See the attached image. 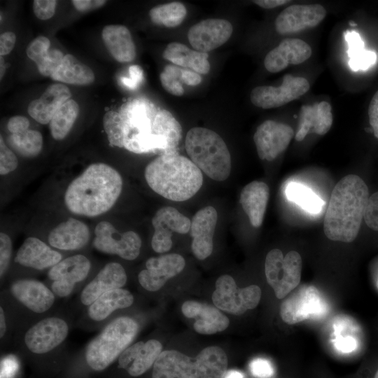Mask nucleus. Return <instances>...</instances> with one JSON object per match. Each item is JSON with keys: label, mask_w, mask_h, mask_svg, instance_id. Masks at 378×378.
Segmentation results:
<instances>
[{"label": "nucleus", "mask_w": 378, "mask_h": 378, "mask_svg": "<svg viewBox=\"0 0 378 378\" xmlns=\"http://www.w3.org/2000/svg\"><path fill=\"white\" fill-rule=\"evenodd\" d=\"M120 115L124 124L125 149L139 154L176 152L182 128L169 111L146 110L143 104L136 103Z\"/></svg>", "instance_id": "nucleus-1"}, {"label": "nucleus", "mask_w": 378, "mask_h": 378, "mask_svg": "<svg viewBox=\"0 0 378 378\" xmlns=\"http://www.w3.org/2000/svg\"><path fill=\"white\" fill-rule=\"evenodd\" d=\"M122 180L108 164L94 163L68 186L64 202L73 214L89 217L109 211L120 195Z\"/></svg>", "instance_id": "nucleus-2"}, {"label": "nucleus", "mask_w": 378, "mask_h": 378, "mask_svg": "<svg viewBox=\"0 0 378 378\" xmlns=\"http://www.w3.org/2000/svg\"><path fill=\"white\" fill-rule=\"evenodd\" d=\"M364 181L355 174L341 178L333 188L323 219V231L332 241L352 242L357 237L369 199Z\"/></svg>", "instance_id": "nucleus-3"}, {"label": "nucleus", "mask_w": 378, "mask_h": 378, "mask_svg": "<svg viewBox=\"0 0 378 378\" xmlns=\"http://www.w3.org/2000/svg\"><path fill=\"white\" fill-rule=\"evenodd\" d=\"M144 176L154 192L176 202L189 200L203 183L202 171L176 152L160 154L152 160L145 169Z\"/></svg>", "instance_id": "nucleus-4"}, {"label": "nucleus", "mask_w": 378, "mask_h": 378, "mask_svg": "<svg viewBox=\"0 0 378 378\" xmlns=\"http://www.w3.org/2000/svg\"><path fill=\"white\" fill-rule=\"evenodd\" d=\"M227 357L220 347L202 349L193 360L176 350L162 351L153 365L152 378H223Z\"/></svg>", "instance_id": "nucleus-5"}, {"label": "nucleus", "mask_w": 378, "mask_h": 378, "mask_svg": "<svg viewBox=\"0 0 378 378\" xmlns=\"http://www.w3.org/2000/svg\"><path fill=\"white\" fill-rule=\"evenodd\" d=\"M186 152L190 160L209 178L227 179L231 172V156L222 137L204 127H192L186 134Z\"/></svg>", "instance_id": "nucleus-6"}, {"label": "nucleus", "mask_w": 378, "mask_h": 378, "mask_svg": "<svg viewBox=\"0 0 378 378\" xmlns=\"http://www.w3.org/2000/svg\"><path fill=\"white\" fill-rule=\"evenodd\" d=\"M138 330L137 323L130 317L112 321L88 344L85 351L88 365L95 371L106 369L129 346Z\"/></svg>", "instance_id": "nucleus-7"}, {"label": "nucleus", "mask_w": 378, "mask_h": 378, "mask_svg": "<svg viewBox=\"0 0 378 378\" xmlns=\"http://www.w3.org/2000/svg\"><path fill=\"white\" fill-rule=\"evenodd\" d=\"M302 266V258L295 251L284 256L281 250L274 248L267 254L265 273L278 299L286 297L299 285Z\"/></svg>", "instance_id": "nucleus-8"}, {"label": "nucleus", "mask_w": 378, "mask_h": 378, "mask_svg": "<svg viewBox=\"0 0 378 378\" xmlns=\"http://www.w3.org/2000/svg\"><path fill=\"white\" fill-rule=\"evenodd\" d=\"M261 294L259 286L251 285L238 288L231 276L224 274L216 281L212 300L217 308L234 315H241L257 307Z\"/></svg>", "instance_id": "nucleus-9"}, {"label": "nucleus", "mask_w": 378, "mask_h": 378, "mask_svg": "<svg viewBox=\"0 0 378 378\" xmlns=\"http://www.w3.org/2000/svg\"><path fill=\"white\" fill-rule=\"evenodd\" d=\"M94 248L104 253L117 255L120 258L133 260L140 253L141 239L133 231L120 234L108 221H101L95 227Z\"/></svg>", "instance_id": "nucleus-10"}, {"label": "nucleus", "mask_w": 378, "mask_h": 378, "mask_svg": "<svg viewBox=\"0 0 378 378\" xmlns=\"http://www.w3.org/2000/svg\"><path fill=\"white\" fill-rule=\"evenodd\" d=\"M309 88L306 78L286 74L278 87L263 85L253 88L250 99L257 107L263 109L277 108L298 99L307 92Z\"/></svg>", "instance_id": "nucleus-11"}, {"label": "nucleus", "mask_w": 378, "mask_h": 378, "mask_svg": "<svg viewBox=\"0 0 378 378\" xmlns=\"http://www.w3.org/2000/svg\"><path fill=\"white\" fill-rule=\"evenodd\" d=\"M326 310L318 290L314 286H303L287 296L280 305V316L288 324L318 317Z\"/></svg>", "instance_id": "nucleus-12"}, {"label": "nucleus", "mask_w": 378, "mask_h": 378, "mask_svg": "<svg viewBox=\"0 0 378 378\" xmlns=\"http://www.w3.org/2000/svg\"><path fill=\"white\" fill-rule=\"evenodd\" d=\"M294 131L287 124L267 120L257 128L253 141L261 160L272 161L288 146Z\"/></svg>", "instance_id": "nucleus-13"}, {"label": "nucleus", "mask_w": 378, "mask_h": 378, "mask_svg": "<svg viewBox=\"0 0 378 378\" xmlns=\"http://www.w3.org/2000/svg\"><path fill=\"white\" fill-rule=\"evenodd\" d=\"M154 233L151 246L157 253H164L172 246V232L186 234L190 230L191 220L172 206L160 209L152 219Z\"/></svg>", "instance_id": "nucleus-14"}, {"label": "nucleus", "mask_w": 378, "mask_h": 378, "mask_svg": "<svg viewBox=\"0 0 378 378\" xmlns=\"http://www.w3.org/2000/svg\"><path fill=\"white\" fill-rule=\"evenodd\" d=\"M91 267L88 258L78 254L68 257L50 267L48 275L52 281V291L59 297H66L76 283L85 279Z\"/></svg>", "instance_id": "nucleus-15"}, {"label": "nucleus", "mask_w": 378, "mask_h": 378, "mask_svg": "<svg viewBox=\"0 0 378 378\" xmlns=\"http://www.w3.org/2000/svg\"><path fill=\"white\" fill-rule=\"evenodd\" d=\"M326 10L318 4H294L284 9L275 20V29L281 35L298 33L318 25Z\"/></svg>", "instance_id": "nucleus-16"}, {"label": "nucleus", "mask_w": 378, "mask_h": 378, "mask_svg": "<svg viewBox=\"0 0 378 378\" xmlns=\"http://www.w3.org/2000/svg\"><path fill=\"white\" fill-rule=\"evenodd\" d=\"M68 332L69 327L64 320L57 317L46 318L27 331L24 342L31 352L46 354L64 341Z\"/></svg>", "instance_id": "nucleus-17"}, {"label": "nucleus", "mask_w": 378, "mask_h": 378, "mask_svg": "<svg viewBox=\"0 0 378 378\" xmlns=\"http://www.w3.org/2000/svg\"><path fill=\"white\" fill-rule=\"evenodd\" d=\"M232 31L228 20L210 18L192 25L188 30V39L194 50L208 52L227 42Z\"/></svg>", "instance_id": "nucleus-18"}, {"label": "nucleus", "mask_w": 378, "mask_h": 378, "mask_svg": "<svg viewBox=\"0 0 378 378\" xmlns=\"http://www.w3.org/2000/svg\"><path fill=\"white\" fill-rule=\"evenodd\" d=\"M185 265L184 258L177 253L150 258L146 262V269L138 275L139 282L146 290L157 291L169 279L179 274Z\"/></svg>", "instance_id": "nucleus-19"}, {"label": "nucleus", "mask_w": 378, "mask_h": 378, "mask_svg": "<svg viewBox=\"0 0 378 378\" xmlns=\"http://www.w3.org/2000/svg\"><path fill=\"white\" fill-rule=\"evenodd\" d=\"M217 219V211L211 206L200 209L192 217L190 230L192 238L191 248L199 260L206 258L212 253Z\"/></svg>", "instance_id": "nucleus-20"}, {"label": "nucleus", "mask_w": 378, "mask_h": 378, "mask_svg": "<svg viewBox=\"0 0 378 378\" xmlns=\"http://www.w3.org/2000/svg\"><path fill=\"white\" fill-rule=\"evenodd\" d=\"M310 46L295 38H287L270 50L265 56L264 65L270 73H278L289 65L300 64L312 55Z\"/></svg>", "instance_id": "nucleus-21"}, {"label": "nucleus", "mask_w": 378, "mask_h": 378, "mask_svg": "<svg viewBox=\"0 0 378 378\" xmlns=\"http://www.w3.org/2000/svg\"><path fill=\"white\" fill-rule=\"evenodd\" d=\"M162 345L156 340L138 342L125 349L118 357V367L132 377L146 372L162 353Z\"/></svg>", "instance_id": "nucleus-22"}, {"label": "nucleus", "mask_w": 378, "mask_h": 378, "mask_svg": "<svg viewBox=\"0 0 378 378\" xmlns=\"http://www.w3.org/2000/svg\"><path fill=\"white\" fill-rule=\"evenodd\" d=\"M183 314L194 318V330L202 335H212L225 330L229 326L228 318L218 308L197 301L185 302L181 307Z\"/></svg>", "instance_id": "nucleus-23"}, {"label": "nucleus", "mask_w": 378, "mask_h": 378, "mask_svg": "<svg viewBox=\"0 0 378 378\" xmlns=\"http://www.w3.org/2000/svg\"><path fill=\"white\" fill-rule=\"evenodd\" d=\"M126 282L127 274L123 267L118 262H109L83 288L80 301L84 305L90 306L106 292L122 288Z\"/></svg>", "instance_id": "nucleus-24"}, {"label": "nucleus", "mask_w": 378, "mask_h": 378, "mask_svg": "<svg viewBox=\"0 0 378 378\" xmlns=\"http://www.w3.org/2000/svg\"><path fill=\"white\" fill-rule=\"evenodd\" d=\"M10 291L17 300L36 313L47 311L55 301L52 291L41 281L34 279H19L14 281Z\"/></svg>", "instance_id": "nucleus-25"}, {"label": "nucleus", "mask_w": 378, "mask_h": 378, "mask_svg": "<svg viewBox=\"0 0 378 378\" xmlns=\"http://www.w3.org/2000/svg\"><path fill=\"white\" fill-rule=\"evenodd\" d=\"M331 109V105L326 101L302 106L295 139L302 141L310 131L318 135L326 134L332 125Z\"/></svg>", "instance_id": "nucleus-26"}, {"label": "nucleus", "mask_w": 378, "mask_h": 378, "mask_svg": "<svg viewBox=\"0 0 378 378\" xmlns=\"http://www.w3.org/2000/svg\"><path fill=\"white\" fill-rule=\"evenodd\" d=\"M62 260V255L36 237L27 238L18 249L15 262L36 270L52 267Z\"/></svg>", "instance_id": "nucleus-27"}, {"label": "nucleus", "mask_w": 378, "mask_h": 378, "mask_svg": "<svg viewBox=\"0 0 378 378\" xmlns=\"http://www.w3.org/2000/svg\"><path fill=\"white\" fill-rule=\"evenodd\" d=\"M71 97V93L66 85L61 83L51 84L39 98L29 103L28 113L38 122L48 124L57 110Z\"/></svg>", "instance_id": "nucleus-28"}, {"label": "nucleus", "mask_w": 378, "mask_h": 378, "mask_svg": "<svg viewBox=\"0 0 378 378\" xmlns=\"http://www.w3.org/2000/svg\"><path fill=\"white\" fill-rule=\"evenodd\" d=\"M90 239L86 224L74 218L59 223L48 235L49 244L61 250H77L84 247Z\"/></svg>", "instance_id": "nucleus-29"}, {"label": "nucleus", "mask_w": 378, "mask_h": 378, "mask_svg": "<svg viewBox=\"0 0 378 378\" xmlns=\"http://www.w3.org/2000/svg\"><path fill=\"white\" fill-rule=\"evenodd\" d=\"M269 196L268 186L258 181L249 183L241 192L239 202L254 227L262 223Z\"/></svg>", "instance_id": "nucleus-30"}, {"label": "nucleus", "mask_w": 378, "mask_h": 378, "mask_svg": "<svg viewBox=\"0 0 378 378\" xmlns=\"http://www.w3.org/2000/svg\"><path fill=\"white\" fill-rule=\"evenodd\" d=\"M103 42L112 55L119 62H132L136 57V47L130 30L123 25L108 24L102 32Z\"/></svg>", "instance_id": "nucleus-31"}, {"label": "nucleus", "mask_w": 378, "mask_h": 378, "mask_svg": "<svg viewBox=\"0 0 378 378\" xmlns=\"http://www.w3.org/2000/svg\"><path fill=\"white\" fill-rule=\"evenodd\" d=\"M162 56L174 64L190 68L198 74H206L210 71L207 52L190 49L179 42L169 43L164 50Z\"/></svg>", "instance_id": "nucleus-32"}, {"label": "nucleus", "mask_w": 378, "mask_h": 378, "mask_svg": "<svg viewBox=\"0 0 378 378\" xmlns=\"http://www.w3.org/2000/svg\"><path fill=\"white\" fill-rule=\"evenodd\" d=\"M133 302L134 297L129 290L113 289L102 295L89 306L88 316L93 321H100L117 309L129 307Z\"/></svg>", "instance_id": "nucleus-33"}, {"label": "nucleus", "mask_w": 378, "mask_h": 378, "mask_svg": "<svg viewBox=\"0 0 378 378\" xmlns=\"http://www.w3.org/2000/svg\"><path fill=\"white\" fill-rule=\"evenodd\" d=\"M61 83L85 85L94 82L93 71L71 54L64 55L61 65L50 76Z\"/></svg>", "instance_id": "nucleus-34"}, {"label": "nucleus", "mask_w": 378, "mask_h": 378, "mask_svg": "<svg viewBox=\"0 0 378 378\" xmlns=\"http://www.w3.org/2000/svg\"><path fill=\"white\" fill-rule=\"evenodd\" d=\"M79 110L78 104L73 99L67 100L57 110L49 122L54 139L59 141L66 136L78 115Z\"/></svg>", "instance_id": "nucleus-35"}, {"label": "nucleus", "mask_w": 378, "mask_h": 378, "mask_svg": "<svg viewBox=\"0 0 378 378\" xmlns=\"http://www.w3.org/2000/svg\"><path fill=\"white\" fill-rule=\"evenodd\" d=\"M186 14L185 6L178 1L158 5L149 11V17L154 24L169 28L181 24Z\"/></svg>", "instance_id": "nucleus-36"}, {"label": "nucleus", "mask_w": 378, "mask_h": 378, "mask_svg": "<svg viewBox=\"0 0 378 378\" xmlns=\"http://www.w3.org/2000/svg\"><path fill=\"white\" fill-rule=\"evenodd\" d=\"M287 198L306 211L317 214L321 211L323 202L312 190L304 185L290 183L286 189Z\"/></svg>", "instance_id": "nucleus-37"}, {"label": "nucleus", "mask_w": 378, "mask_h": 378, "mask_svg": "<svg viewBox=\"0 0 378 378\" xmlns=\"http://www.w3.org/2000/svg\"><path fill=\"white\" fill-rule=\"evenodd\" d=\"M11 146L21 155L33 158L38 155L43 148V136L40 132L34 130L12 134L10 138Z\"/></svg>", "instance_id": "nucleus-38"}, {"label": "nucleus", "mask_w": 378, "mask_h": 378, "mask_svg": "<svg viewBox=\"0 0 378 378\" xmlns=\"http://www.w3.org/2000/svg\"><path fill=\"white\" fill-rule=\"evenodd\" d=\"M103 126L112 146L124 147V124L121 115L114 111H108L103 117Z\"/></svg>", "instance_id": "nucleus-39"}, {"label": "nucleus", "mask_w": 378, "mask_h": 378, "mask_svg": "<svg viewBox=\"0 0 378 378\" xmlns=\"http://www.w3.org/2000/svg\"><path fill=\"white\" fill-rule=\"evenodd\" d=\"M183 69L175 65L168 64L164 66L160 75V80L163 88L174 96H181L184 89L181 84Z\"/></svg>", "instance_id": "nucleus-40"}, {"label": "nucleus", "mask_w": 378, "mask_h": 378, "mask_svg": "<svg viewBox=\"0 0 378 378\" xmlns=\"http://www.w3.org/2000/svg\"><path fill=\"white\" fill-rule=\"evenodd\" d=\"M50 47V40L40 36L31 41L28 45L26 53L28 57L38 65L47 56Z\"/></svg>", "instance_id": "nucleus-41"}, {"label": "nucleus", "mask_w": 378, "mask_h": 378, "mask_svg": "<svg viewBox=\"0 0 378 378\" xmlns=\"http://www.w3.org/2000/svg\"><path fill=\"white\" fill-rule=\"evenodd\" d=\"M64 57L62 52L57 49L49 50L47 56L36 66L38 71L44 76H51L61 65Z\"/></svg>", "instance_id": "nucleus-42"}, {"label": "nucleus", "mask_w": 378, "mask_h": 378, "mask_svg": "<svg viewBox=\"0 0 378 378\" xmlns=\"http://www.w3.org/2000/svg\"><path fill=\"white\" fill-rule=\"evenodd\" d=\"M18 164L15 153L6 146L3 137L0 138V174L6 175L14 171Z\"/></svg>", "instance_id": "nucleus-43"}, {"label": "nucleus", "mask_w": 378, "mask_h": 378, "mask_svg": "<svg viewBox=\"0 0 378 378\" xmlns=\"http://www.w3.org/2000/svg\"><path fill=\"white\" fill-rule=\"evenodd\" d=\"M364 220L368 227L378 231V191L370 196L368 199Z\"/></svg>", "instance_id": "nucleus-44"}, {"label": "nucleus", "mask_w": 378, "mask_h": 378, "mask_svg": "<svg viewBox=\"0 0 378 378\" xmlns=\"http://www.w3.org/2000/svg\"><path fill=\"white\" fill-rule=\"evenodd\" d=\"M377 61L376 53L365 50L360 55L349 59V65L354 71H365L373 66Z\"/></svg>", "instance_id": "nucleus-45"}, {"label": "nucleus", "mask_w": 378, "mask_h": 378, "mask_svg": "<svg viewBox=\"0 0 378 378\" xmlns=\"http://www.w3.org/2000/svg\"><path fill=\"white\" fill-rule=\"evenodd\" d=\"M344 38L347 42V55L350 59L360 55L365 50L364 42L358 32L346 30L344 32Z\"/></svg>", "instance_id": "nucleus-46"}, {"label": "nucleus", "mask_w": 378, "mask_h": 378, "mask_svg": "<svg viewBox=\"0 0 378 378\" xmlns=\"http://www.w3.org/2000/svg\"><path fill=\"white\" fill-rule=\"evenodd\" d=\"M12 253V241L8 235L0 233V275L1 277L8 269Z\"/></svg>", "instance_id": "nucleus-47"}, {"label": "nucleus", "mask_w": 378, "mask_h": 378, "mask_svg": "<svg viewBox=\"0 0 378 378\" xmlns=\"http://www.w3.org/2000/svg\"><path fill=\"white\" fill-rule=\"evenodd\" d=\"M56 5L55 0H34L33 1L34 15L39 20H48L54 15Z\"/></svg>", "instance_id": "nucleus-48"}, {"label": "nucleus", "mask_w": 378, "mask_h": 378, "mask_svg": "<svg viewBox=\"0 0 378 378\" xmlns=\"http://www.w3.org/2000/svg\"><path fill=\"white\" fill-rule=\"evenodd\" d=\"M249 368L252 374L258 378H269L274 374L272 363L265 358H257L252 360Z\"/></svg>", "instance_id": "nucleus-49"}, {"label": "nucleus", "mask_w": 378, "mask_h": 378, "mask_svg": "<svg viewBox=\"0 0 378 378\" xmlns=\"http://www.w3.org/2000/svg\"><path fill=\"white\" fill-rule=\"evenodd\" d=\"M29 120L24 116L11 117L7 123V128L12 134H22L29 130Z\"/></svg>", "instance_id": "nucleus-50"}, {"label": "nucleus", "mask_w": 378, "mask_h": 378, "mask_svg": "<svg viewBox=\"0 0 378 378\" xmlns=\"http://www.w3.org/2000/svg\"><path fill=\"white\" fill-rule=\"evenodd\" d=\"M368 116L374 135L378 139V90L374 93L370 102Z\"/></svg>", "instance_id": "nucleus-51"}, {"label": "nucleus", "mask_w": 378, "mask_h": 378, "mask_svg": "<svg viewBox=\"0 0 378 378\" xmlns=\"http://www.w3.org/2000/svg\"><path fill=\"white\" fill-rule=\"evenodd\" d=\"M16 36L12 31H6L0 36V55H6L13 49Z\"/></svg>", "instance_id": "nucleus-52"}, {"label": "nucleus", "mask_w": 378, "mask_h": 378, "mask_svg": "<svg viewBox=\"0 0 378 378\" xmlns=\"http://www.w3.org/2000/svg\"><path fill=\"white\" fill-rule=\"evenodd\" d=\"M71 3L80 12H89L104 6L106 1L104 0H73Z\"/></svg>", "instance_id": "nucleus-53"}, {"label": "nucleus", "mask_w": 378, "mask_h": 378, "mask_svg": "<svg viewBox=\"0 0 378 378\" xmlns=\"http://www.w3.org/2000/svg\"><path fill=\"white\" fill-rule=\"evenodd\" d=\"M130 78H124L122 82L131 88L136 87L143 79V71L140 66L132 65L129 69Z\"/></svg>", "instance_id": "nucleus-54"}, {"label": "nucleus", "mask_w": 378, "mask_h": 378, "mask_svg": "<svg viewBox=\"0 0 378 378\" xmlns=\"http://www.w3.org/2000/svg\"><path fill=\"white\" fill-rule=\"evenodd\" d=\"M335 345L337 349L343 352H351L356 348V342L352 337H338L335 340Z\"/></svg>", "instance_id": "nucleus-55"}, {"label": "nucleus", "mask_w": 378, "mask_h": 378, "mask_svg": "<svg viewBox=\"0 0 378 378\" xmlns=\"http://www.w3.org/2000/svg\"><path fill=\"white\" fill-rule=\"evenodd\" d=\"M181 79L185 84L190 86L197 85L202 81V77L200 74L187 69H183Z\"/></svg>", "instance_id": "nucleus-56"}, {"label": "nucleus", "mask_w": 378, "mask_h": 378, "mask_svg": "<svg viewBox=\"0 0 378 378\" xmlns=\"http://www.w3.org/2000/svg\"><path fill=\"white\" fill-rule=\"evenodd\" d=\"M290 1L286 0H255L253 1L256 5L265 9H272L284 5Z\"/></svg>", "instance_id": "nucleus-57"}, {"label": "nucleus", "mask_w": 378, "mask_h": 378, "mask_svg": "<svg viewBox=\"0 0 378 378\" xmlns=\"http://www.w3.org/2000/svg\"><path fill=\"white\" fill-rule=\"evenodd\" d=\"M6 331V323L3 308H0V337H3Z\"/></svg>", "instance_id": "nucleus-58"}, {"label": "nucleus", "mask_w": 378, "mask_h": 378, "mask_svg": "<svg viewBox=\"0 0 378 378\" xmlns=\"http://www.w3.org/2000/svg\"><path fill=\"white\" fill-rule=\"evenodd\" d=\"M223 378H245V376L238 370H227Z\"/></svg>", "instance_id": "nucleus-59"}, {"label": "nucleus", "mask_w": 378, "mask_h": 378, "mask_svg": "<svg viewBox=\"0 0 378 378\" xmlns=\"http://www.w3.org/2000/svg\"><path fill=\"white\" fill-rule=\"evenodd\" d=\"M1 73H0V78L1 79L2 78L4 74V72H5V64H4V59L2 58V57H1Z\"/></svg>", "instance_id": "nucleus-60"}, {"label": "nucleus", "mask_w": 378, "mask_h": 378, "mask_svg": "<svg viewBox=\"0 0 378 378\" xmlns=\"http://www.w3.org/2000/svg\"><path fill=\"white\" fill-rule=\"evenodd\" d=\"M349 24L351 26H356V23H355L354 21H349Z\"/></svg>", "instance_id": "nucleus-61"}, {"label": "nucleus", "mask_w": 378, "mask_h": 378, "mask_svg": "<svg viewBox=\"0 0 378 378\" xmlns=\"http://www.w3.org/2000/svg\"><path fill=\"white\" fill-rule=\"evenodd\" d=\"M374 378H378V370H377L375 374H374Z\"/></svg>", "instance_id": "nucleus-62"}]
</instances>
